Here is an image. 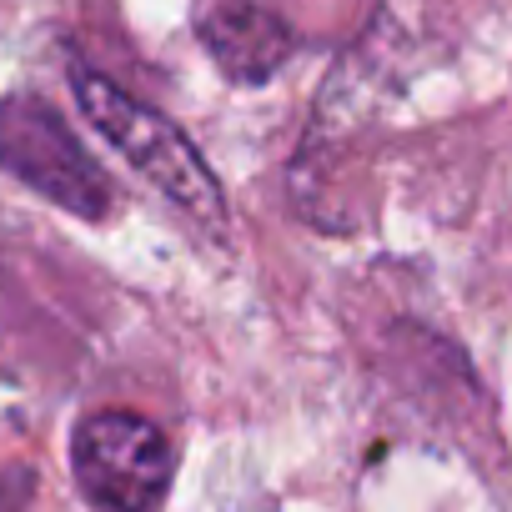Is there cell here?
<instances>
[{"instance_id":"cell-1","label":"cell","mask_w":512,"mask_h":512,"mask_svg":"<svg viewBox=\"0 0 512 512\" xmlns=\"http://www.w3.org/2000/svg\"><path fill=\"white\" fill-rule=\"evenodd\" d=\"M71 91L86 111V121L191 221L226 231V196L221 181L211 176V166L201 161V151L186 141V131L176 121H166L161 111H151L146 101H136L131 91H121L116 81H106L91 66H71Z\"/></svg>"},{"instance_id":"cell-2","label":"cell","mask_w":512,"mask_h":512,"mask_svg":"<svg viewBox=\"0 0 512 512\" xmlns=\"http://www.w3.org/2000/svg\"><path fill=\"white\" fill-rule=\"evenodd\" d=\"M0 171L81 221H106L116 206V186L101 171V161L41 96L0 101Z\"/></svg>"},{"instance_id":"cell-3","label":"cell","mask_w":512,"mask_h":512,"mask_svg":"<svg viewBox=\"0 0 512 512\" xmlns=\"http://www.w3.org/2000/svg\"><path fill=\"white\" fill-rule=\"evenodd\" d=\"M76 487L96 512H156L166 502L176 452L171 437L141 412H91L71 442Z\"/></svg>"},{"instance_id":"cell-4","label":"cell","mask_w":512,"mask_h":512,"mask_svg":"<svg viewBox=\"0 0 512 512\" xmlns=\"http://www.w3.org/2000/svg\"><path fill=\"white\" fill-rule=\"evenodd\" d=\"M196 36H201L206 56L216 61V71L226 81H241V86L272 81L297 51L292 26L282 16H272L267 6H256V0H221L201 21Z\"/></svg>"}]
</instances>
